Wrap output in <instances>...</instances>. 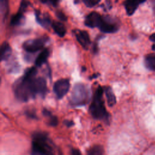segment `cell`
<instances>
[{
	"instance_id": "cell-16",
	"label": "cell",
	"mask_w": 155,
	"mask_h": 155,
	"mask_svg": "<svg viewBox=\"0 0 155 155\" xmlns=\"http://www.w3.org/2000/svg\"><path fill=\"white\" fill-rule=\"evenodd\" d=\"M51 27L54 30V31L59 36V37H64L67 32L66 28L65 25L63 24V23L59 22L54 21L52 22Z\"/></svg>"
},
{
	"instance_id": "cell-11",
	"label": "cell",
	"mask_w": 155,
	"mask_h": 155,
	"mask_svg": "<svg viewBox=\"0 0 155 155\" xmlns=\"http://www.w3.org/2000/svg\"><path fill=\"white\" fill-rule=\"evenodd\" d=\"M35 15L37 22L42 27L48 28L50 25H51L52 22L48 13H41L39 10L36 9L35 10Z\"/></svg>"
},
{
	"instance_id": "cell-5",
	"label": "cell",
	"mask_w": 155,
	"mask_h": 155,
	"mask_svg": "<svg viewBox=\"0 0 155 155\" xmlns=\"http://www.w3.org/2000/svg\"><path fill=\"white\" fill-rule=\"evenodd\" d=\"M98 28L104 33H114L119 30L120 22L114 16L108 15H102Z\"/></svg>"
},
{
	"instance_id": "cell-17",
	"label": "cell",
	"mask_w": 155,
	"mask_h": 155,
	"mask_svg": "<svg viewBox=\"0 0 155 155\" xmlns=\"http://www.w3.org/2000/svg\"><path fill=\"white\" fill-rule=\"evenodd\" d=\"M24 13V12L18 10L16 14L13 15L11 17L10 22V25L12 26H18L22 24L25 20Z\"/></svg>"
},
{
	"instance_id": "cell-1",
	"label": "cell",
	"mask_w": 155,
	"mask_h": 155,
	"mask_svg": "<svg viewBox=\"0 0 155 155\" xmlns=\"http://www.w3.org/2000/svg\"><path fill=\"white\" fill-rule=\"evenodd\" d=\"M38 70L35 67L27 68L22 76L17 79L13 84V90L15 97L20 101L27 102L33 97L31 84L32 80L36 77Z\"/></svg>"
},
{
	"instance_id": "cell-18",
	"label": "cell",
	"mask_w": 155,
	"mask_h": 155,
	"mask_svg": "<svg viewBox=\"0 0 155 155\" xmlns=\"http://www.w3.org/2000/svg\"><path fill=\"white\" fill-rule=\"evenodd\" d=\"M144 64L148 70H155V53L147 54L144 59Z\"/></svg>"
},
{
	"instance_id": "cell-20",
	"label": "cell",
	"mask_w": 155,
	"mask_h": 155,
	"mask_svg": "<svg viewBox=\"0 0 155 155\" xmlns=\"http://www.w3.org/2000/svg\"><path fill=\"white\" fill-rule=\"evenodd\" d=\"M87 155H104V149L101 145H94L87 151Z\"/></svg>"
},
{
	"instance_id": "cell-19",
	"label": "cell",
	"mask_w": 155,
	"mask_h": 155,
	"mask_svg": "<svg viewBox=\"0 0 155 155\" xmlns=\"http://www.w3.org/2000/svg\"><path fill=\"white\" fill-rule=\"evenodd\" d=\"M0 7L1 16L2 17V19L4 20L8 13V2L6 0H1Z\"/></svg>"
},
{
	"instance_id": "cell-2",
	"label": "cell",
	"mask_w": 155,
	"mask_h": 155,
	"mask_svg": "<svg viewBox=\"0 0 155 155\" xmlns=\"http://www.w3.org/2000/svg\"><path fill=\"white\" fill-rule=\"evenodd\" d=\"M104 93V88L99 86L93 95L92 102L89 108V111L91 116L94 119L103 120L105 123H108L110 117L105 108L103 99Z\"/></svg>"
},
{
	"instance_id": "cell-27",
	"label": "cell",
	"mask_w": 155,
	"mask_h": 155,
	"mask_svg": "<svg viewBox=\"0 0 155 155\" xmlns=\"http://www.w3.org/2000/svg\"><path fill=\"white\" fill-rule=\"evenodd\" d=\"M64 124L68 127H72L74 125V122L73 120H65L64 121Z\"/></svg>"
},
{
	"instance_id": "cell-8",
	"label": "cell",
	"mask_w": 155,
	"mask_h": 155,
	"mask_svg": "<svg viewBox=\"0 0 155 155\" xmlns=\"http://www.w3.org/2000/svg\"><path fill=\"white\" fill-rule=\"evenodd\" d=\"M70 87V83L68 79H60L54 82L53 90L57 98L60 99L68 92Z\"/></svg>"
},
{
	"instance_id": "cell-4",
	"label": "cell",
	"mask_w": 155,
	"mask_h": 155,
	"mask_svg": "<svg viewBox=\"0 0 155 155\" xmlns=\"http://www.w3.org/2000/svg\"><path fill=\"white\" fill-rule=\"evenodd\" d=\"M91 96V91L87 85L82 83H76L73 86L69 102L73 107L84 106L90 101Z\"/></svg>"
},
{
	"instance_id": "cell-30",
	"label": "cell",
	"mask_w": 155,
	"mask_h": 155,
	"mask_svg": "<svg viewBox=\"0 0 155 155\" xmlns=\"http://www.w3.org/2000/svg\"><path fill=\"white\" fill-rule=\"evenodd\" d=\"M100 74H98V73H96V74H93L92 76H91L90 78V79H95V78H97Z\"/></svg>"
},
{
	"instance_id": "cell-31",
	"label": "cell",
	"mask_w": 155,
	"mask_h": 155,
	"mask_svg": "<svg viewBox=\"0 0 155 155\" xmlns=\"http://www.w3.org/2000/svg\"><path fill=\"white\" fill-rule=\"evenodd\" d=\"M152 49H153V50H154V51H155V44H153V45H152Z\"/></svg>"
},
{
	"instance_id": "cell-14",
	"label": "cell",
	"mask_w": 155,
	"mask_h": 155,
	"mask_svg": "<svg viewBox=\"0 0 155 155\" xmlns=\"http://www.w3.org/2000/svg\"><path fill=\"white\" fill-rule=\"evenodd\" d=\"M50 51L48 48L44 49L36 57L35 61V64L37 67H41L45 64L49 56Z\"/></svg>"
},
{
	"instance_id": "cell-29",
	"label": "cell",
	"mask_w": 155,
	"mask_h": 155,
	"mask_svg": "<svg viewBox=\"0 0 155 155\" xmlns=\"http://www.w3.org/2000/svg\"><path fill=\"white\" fill-rule=\"evenodd\" d=\"M150 40L152 42H155V33L152 34L150 36Z\"/></svg>"
},
{
	"instance_id": "cell-22",
	"label": "cell",
	"mask_w": 155,
	"mask_h": 155,
	"mask_svg": "<svg viewBox=\"0 0 155 155\" xmlns=\"http://www.w3.org/2000/svg\"><path fill=\"white\" fill-rule=\"evenodd\" d=\"M49 117V120H48V124L50 126L52 127H55L58 125V117L56 116H54L53 114H51Z\"/></svg>"
},
{
	"instance_id": "cell-21",
	"label": "cell",
	"mask_w": 155,
	"mask_h": 155,
	"mask_svg": "<svg viewBox=\"0 0 155 155\" xmlns=\"http://www.w3.org/2000/svg\"><path fill=\"white\" fill-rule=\"evenodd\" d=\"M30 4V2L28 1H22L20 3L19 8L18 10L25 13V12L27 9V8L29 7Z\"/></svg>"
},
{
	"instance_id": "cell-3",
	"label": "cell",
	"mask_w": 155,
	"mask_h": 155,
	"mask_svg": "<svg viewBox=\"0 0 155 155\" xmlns=\"http://www.w3.org/2000/svg\"><path fill=\"white\" fill-rule=\"evenodd\" d=\"M31 155H55L53 145L47 133L36 132L33 134Z\"/></svg>"
},
{
	"instance_id": "cell-9",
	"label": "cell",
	"mask_w": 155,
	"mask_h": 155,
	"mask_svg": "<svg viewBox=\"0 0 155 155\" xmlns=\"http://www.w3.org/2000/svg\"><path fill=\"white\" fill-rule=\"evenodd\" d=\"M73 33L81 46L85 49H88L91 44L90 36L88 32L85 30L74 29L73 30Z\"/></svg>"
},
{
	"instance_id": "cell-6",
	"label": "cell",
	"mask_w": 155,
	"mask_h": 155,
	"mask_svg": "<svg viewBox=\"0 0 155 155\" xmlns=\"http://www.w3.org/2000/svg\"><path fill=\"white\" fill-rule=\"evenodd\" d=\"M48 38L45 36L36 39H28L23 42L22 48L26 52L33 53L42 49L48 41Z\"/></svg>"
},
{
	"instance_id": "cell-15",
	"label": "cell",
	"mask_w": 155,
	"mask_h": 155,
	"mask_svg": "<svg viewBox=\"0 0 155 155\" xmlns=\"http://www.w3.org/2000/svg\"><path fill=\"white\" fill-rule=\"evenodd\" d=\"M104 93L107 98V101L108 105L110 107L114 106L116 102V96L114 94V92L110 87H105L104 88Z\"/></svg>"
},
{
	"instance_id": "cell-12",
	"label": "cell",
	"mask_w": 155,
	"mask_h": 155,
	"mask_svg": "<svg viewBox=\"0 0 155 155\" xmlns=\"http://www.w3.org/2000/svg\"><path fill=\"white\" fill-rule=\"evenodd\" d=\"M144 1H126L124 2V5L127 14L129 16L132 15L136 9L137 8L139 5L140 3H143Z\"/></svg>"
},
{
	"instance_id": "cell-7",
	"label": "cell",
	"mask_w": 155,
	"mask_h": 155,
	"mask_svg": "<svg viewBox=\"0 0 155 155\" xmlns=\"http://www.w3.org/2000/svg\"><path fill=\"white\" fill-rule=\"evenodd\" d=\"M31 88L33 98L35 97L37 94L44 97L47 91V82L45 79L42 77L34 78L31 81Z\"/></svg>"
},
{
	"instance_id": "cell-26",
	"label": "cell",
	"mask_w": 155,
	"mask_h": 155,
	"mask_svg": "<svg viewBox=\"0 0 155 155\" xmlns=\"http://www.w3.org/2000/svg\"><path fill=\"white\" fill-rule=\"evenodd\" d=\"M25 114L28 117H29L30 118H32V119H36L37 118V116L35 114V112L33 111L28 110V111H26Z\"/></svg>"
},
{
	"instance_id": "cell-28",
	"label": "cell",
	"mask_w": 155,
	"mask_h": 155,
	"mask_svg": "<svg viewBox=\"0 0 155 155\" xmlns=\"http://www.w3.org/2000/svg\"><path fill=\"white\" fill-rule=\"evenodd\" d=\"M72 155H82L81 151L76 148H73L71 150Z\"/></svg>"
},
{
	"instance_id": "cell-23",
	"label": "cell",
	"mask_w": 155,
	"mask_h": 155,
	"mask_svg": "<svg viewBox=\"0 0 155 155\" xmlns=\"http://www.w3.org/2000/svg\"><path fill=\"white\" fill-rule=\"evenodd\" d=\"M55 14H56V17L59 19H60L61 21H67V18L66 15L64 14V13L62 11H61V10H57L55 12Z\"/></svg>"
},
{
	"instance_id": "cell-25",
	"label": "cell",
	"mask_w": 155,
	"mask_h": 155,
	"mask_svg": "<svg viewBox=\"0 0 155 155\" xmlns=\"http://www.w3.org/2000/svg\"><path fill=\"white\" fill-rule=\"evenodd\" d=\"M41 2L53 7H56L59 3V1H41Z\"/></svg>"
},
{
	"instance_id": "cell-13",
	"label": "cell",
	"mask_w": 155,
	"mask_h": 155,
	"mask_svg": "<svg viewBox=\"0 0 155 155\" xmlns=\"http://www.w3.org/2000/svg\"><path fill=\"white\" fill-rule=\"evenodd\" d=\"M12 53V50L7 42H4L1 46L0 58L1 61H7L9 59Z\"/></svg>"
},
{
	"instance_id": "cell-10",
	"label": "cell",
	"mask_w": 155,
	"mask_h": 155,
	"mask_svg": "<svg viewBox=\"0 0 155 155\" xmlns=\"http://www.w3.org/2000/svg\"><path fill=\"white\" fill-rule=\"evenodd\" d=\"M102 19V16L96 12H91L85 18V25L89 28L99 27Z\"/></svg>"
},
{
	"instance_id": "cell-24",
	"label": "cell",
	"mask_w": 155,
	"mask_h": 155,
	"mask_svg": "<svg viewBox=\"0 0 155 155\" xmlns=\"http://www.w3.org/2000/svg\"><path fill=\"white\" fill-rule=\"evenodd\" d=\"M83 2L87 7H93L100 2V1H90V0H84Z\"/></svg>"
}]
</instances>
